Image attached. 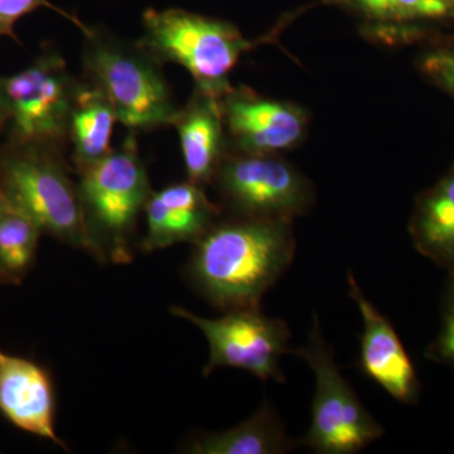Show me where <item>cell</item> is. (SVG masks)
<instances>
[{
  "label": "cell",
  "mask_w": 454,
  "mask_h": 454,
  "mask_svg": "<svg viewBox=\"0 0 454 454\" xmlns=\"http://www.w3.org/2000/svg\"><path fill=\"white\" fill-rule=\"evenodd\" d=\"M193 245L188 278L205 300L225 312L260 309L295 255L293 221L268 217L230 214Z\"/></svg>",
  "instance_id": "cell-1"
},
{
  "label": "cell",
  "mask_w": 454,
  "mask_h": 454,
  "mask_svg": "<svg viewBox=\"0 0 454 454\" xmlns=\"http://www.w3.org/2000/svg\"><path fill=\"white\" fill-rule=\"evenodd\" d=\"M83 82L112 104L118 121L131 131L172 125L176 106L162 65L139 42H127L95 27L82 33Z\"/></svg>",
  "instance_id": "cell-3"
},
{
  "label": "cell",
  "mask_w": 454,
  "mask_h": 454,
  "mask_svg": "<svg viewBox=\"0 0 454 454\" xmlns=\"http://www.w3.org/2000/svg\"><path fill=\"white\" fill-rule=\"evenodd\" d=\"M79 175L86 225L101 260L127 264L133 258L140 212L152 195L136 131L129 130L121 146Z\"/></svg>",
  "instance_id": "cell-4"
},
{
  "label": "cell",
  "mask_w": 454,
  "mask_h": 454,
  "mask_svg": "<svg viewBox=\"0 0 454 454\" xmlns=\"http://www.w3.org/2000/svg\"><path fill=\"white\" fill-rule=\"evenodd\" d=\"M408 230L420 255L454 271V163L417 197Z\"/></svg>",
  "instance_id": "cell-15"
},
{
  "label": "cell",
  "mask_w": 454,
  "mask_h": 454,
  "mask_svg": "<svg viewBox=\"0 0 454 454\" xmlns=\"http://www.w3.org/2000/svg\"><path fill=\"white\" fill-rule=\"evenodd\" d=\"M0 131H2V125H0Z\"/></svg>",
  "instance_id": "cell-24"
},
{
  "label": "cell",
  "mask_w": 454,
  "mask_h": 454,
  "mask_svg": "<svg viewBox=\"0 0 454 454\" xmlns=\"http://www.w3.org/2000/svg\"><path fill=\"white\" fill-rule=\"evenodd\" d=\"M426 357L454 370V271L448 273L441 297V327Z\"/></svg>",
  "instance_id": "cell-21"
},
{
  "label": "cell",
  "mask_w": 454,
  "mask_h": 454,
  "mask_svg": "<svg viewBox=\"0 0 454 454\" xmlns=\"http://www.w3.org/2000/svg\"><path fill=\"white\" fill-rule=\"evenodd\" d=\"M4 195H3L2 188H0V206L3 205V202H4Z\"/></svg>",
  "instance_id": "cell-23"
},
{
  "label": "cell",
  "mask_w": 454,
  "mask_h": 454,
  "mask_svg": "<svg viewBox=\"0 0 454 454\" xmlns=\"http://www.w3.org/2000/svg\"><path fill=\"white\" fill-rule=\"evenodd\" d=\"M348 284L349 298L357 304L364 322L358 369L396 402L418 404L422 384L395 327L367 300L352 271H348Z\"/></svg>",
  "instance_id": "cell-11"
},
{
  "label": "cell",
  "mask_w": 454,
  "mask_h": 454,
  "mask_svg": "<svg viewBox=\"0 0 454 454\" xmlns=\"http://www.w3.org/2000/svg\"><path fill=\"white\" fill-rule=\"evenodd\" d=\"M220 104L229 151L282 154L301 145L309 134V113L297 103L231 86L220 98Z\"/></svg>",
  "instance_id": "cell-10"
},
{
  "label": "cell",
  "mask_w": 454,
  "mask_h": 454,
  "mask_svg": "<svg viewBox=\"0 0 454 454\" xmlns=\"http://www.w3.org/2000/svg\"><path fill=\"white\" fill-rule=\"evenodd\" d=\"M291 352L309 364L316 378L310 426L306 435L298 439V446L309 447L319 454H355L382 437L381 424L376 422L354 387L340 375L333 349L324 339L316 313L306 345Z\"/></svg>",
  "instance_id": "cell-7"
},
{
  "label": "cell",
  "mask_w": 454,
  "mask_h": 454,
  "mask_svg": "<svg viewBox=\"0 0 454 454\" xmlns=\"http://www.w3.org/2000/svg\"><path fill=\"white\" fill-rule=\"evenodd\" d=\"M145 212L142 249L146 253L179 243L195 244L221 216L220 206L188 179L152 192Z\"/></svg>",
  "instance_id": "cell-13"
},
{
  "label": "cell",
  "mask_w": 454,
  "mask_h": 454,
  "mask_svg": "<svg viewBox=\"0 0 454 454\" xmlns=\"http://www.w3.org/2000/svg\"><path fill=\"white\" fill-rule=\"evenodd\" d=\"M143 47L160 65L186 68L195 88L221 98L231 88L230 74L245 52L262 41L244 37L238 27L184 9H146L143 14Z\"/></svg>",
  "instance_id": "cell-5"
},
{
  "label": "cell",
  "mask_w": 454,
  "mask_h": 454,
  "mask_svg": "<svg viewBox=\"0 0 454 454\" xmlns=\"http://www.w3.org/2000/svg\"><path fill=\"white\" fill-rule=\"evenodd\" d=\"M417 66L430 83L454 98V37L430 38Z\"/></svg>",
  "instance_id": "cell-20"
},
{
  "label": "cell",
  "mask_w": 454,
  "mask_h": 454,
  "mask_svg": "<svg viewBox=\"0 0 454 454\" xmlns=\"http://www.w3.org/2000/svg\"><path fill=\"white\" fill-rule=\"evenodd\" d=\"M212 184L231 215L293 221L315 202V188L280 154L229 151Z\"/></svg>",
  "instance_id": "cell-8"
},
{
  "label": "cell",
  "mask_w": 454,
  "mask_h": 454,
  "mask_svg": "<svg viewBox=\"0 0 454 454\" xmlns=\"http://www.w3.org/2000/svg\"><path fill=\"white\" fill-rule=\"evenodd\" d=\"M42 231L31 217L9 205L0 206V284H20L35 264Z\"/></svg>",
  "instance_id": "cell-19"
},
{
  "label": "cell",
  "mask_w": 454,
  "mask_h": 454,
  "mask_svg": "<svg viewBox=\"0 0 454 454\" xmlns=\"http://www.w3.org/2000/svg\"><path fill=\"white\" fill-rule=\"evenodd\" d=\"M454 22L452 0H385V17L376 42L389 46L434 37Z\"/></svg>",
  "instance_id": "cell-18"
},
{
  "label": "cell",
  "mask_w": 454,
  "mask_h": 454,
  "mask_svg": "<svg viewBox=\"0 0 454 454\" xmlns=\"http://www.w3.org/2000/svg\"><path fill=\"white\" fill-rule=\"evenodd\" d=\"M40 8L52 9L56 13L61 14L66 20L79 27L82 33L88 29V26L83 25L79 18L73 16L64 9L56 7L50 0H0V37H9L16 41L18 44H22L14 31V26L17 25L18 20Z\"/></svg>",
  "instance_id": "cell-22"
},
{
  "label": "cell",
  "mask_w": 454,
  "mask_h": 454,
  "mask_svg": "<svg viewBox=\"0 0 454 454\" xmlns=\"http://www.w3.org/2000/svg\"><path fill=\"white\" fill-rule=\"evenodd\" d=\"M452 3H453V4H454V0H452Z\"/></svg>",
  "instance_id": "cell-25"
},
{
  "label": "cell",
  "mask_w": 454,
  "mask_h": 454,
  "mask_svg": "<svg viewBox=\"0 0 454 454\" xmlns=\"http://www.w3.org/2000/svg\"><path fill=\"white\" fill-rule=\"evenodd\" d=\"M0 413L18 429L65 446L56 433V396L49 370L0 348Z\"/></svg>",
  "instance_id": "cell-12"
},
{
  "label": "cell",
  "mask_w": 454,
  "mask_h": 454,
  "mask_svg": "<svg viewBox=\"0 0 454 454\" xmlns=\"http://www.w3.org/2000/svg\"><path fill=\"white\" fill-rule=\"evenodd\" d=\"M0 188L5 201L31 217L42 234L103 262L61 148L8 139L0 146Z\"/></svg>",
  "instance_id": "cell-2"
},
{
  "label": "cell",
  "mask_w": 454,
  "mask_h": 454,
  "mask_svg": "<svg viewBox=\"0 0 454 454\" xmlns=\"http://www.w3.org/2000/svg\"><path fill=\"white\" fill-rule=\"evenodd\" d=\"M172 125L177 130L188 181L201 187L212 184L229 152L220 98L195 88Z\"/></svg>",
  "instance_id": "cell-14"
},
{
  "label": "cell",
  "mask_w": 454,
  "mask_h": 454,
  "mask_svg": "<svg viewBox=\"0 0 454 454\" xmlns=\"http://www.w3.org/2000/svg\"><path fill=\"white\" fill-rule=\"evenodd\" d=\"M298 446L292 441L276 409L265 403L253 417L225 432L193 438L186 452L192 454H280Z\"/></svg>",
  "instance_id": "cell-16"
},
{
  "label": "cell",
  "mask_w": 454,
  "mask_h": 454,
  "mask_svg": "<svg viewBox=\"0 0 454 454\" xmlns=\"http://www.w3.org/2000/svg\"><path fill=\"white\" fill-rule=\"evenodd\" d=\"M170 312L205 334L210 348V356L203 367L205 378L220 367H234L262 381H286L280 360L291 352L292 333L282 319L265 316L260 309L227 310L216 319L195 315L184 307H172Z\"/></svg>",
  "instance_id": "cell-9"
},
{
  "label": "cell",
  "mask_w": 454,
  "mask_h": 454,
  "mask_svg": "<svg viewBox=\"0 0 454 454\" xmlns=\"http://www.w3.org/2000/svg\"><path fill=\"white\" fill-rule=\"evenodd\" d=\"M80 82L46 47L25 70L0 76V125L9 140L64 148Z\"/></svg>",
  "instance_id": "cell-6"
},
{
  "label": "cell",
  "mask_w": 454,
  "mask_h": 454,
  "mask_svg": "<svg viewBox=\"0 0 454 454\" xmlns=\"http://www.w3.org/2000/svg\"><path fill=\"white\" fill-rule=\"evenodd\" d=\"M116 121L118 116L107 98L88 82H80L68 125V140L73 143L77 172L112 153Z\"/></svg>",
  "instance_id": "cell-17"
}]
</instances>
